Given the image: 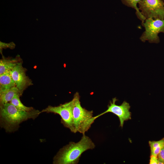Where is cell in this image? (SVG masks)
I'll list each match as a JSON object with an SVG mask.
<instances>
[{"label":"cell","mask_w":164,"mask_h":164,"mask_svg":"<svg viewBox=\"0 0 164 164\" xmlns=\"http://www.w3.org/2000/svg\"><path fill=\"white\" fill-rule=\"evenodd\" d=\"M95 145L91 139L85 134L80 140L75 143L71 142L61 149L53 158L54 164H77L82 154Z\"/></svg>","instance_id":"6da1fadb"},{"label":"cell","mask_w":164,"mask_h":164,"mask_svg":"<svg viewBox=\"0 0 164 164\" xmlns=\"http://www.w3.org/2000/svg\"><path fill=\"white\" fill-rule=\"evenodd\" d=\"M1 126L7 132L16 131L22 122L29 119H35L40 113L38 110L26 111L18 109L10 102L0 105Z\"/></svg>","instance_id":"7a4b0ae2"},{"label":"cell","mask_w":164,"mask_h":164,"mask_svg":"<svg viewBox=\"0 0 164 164\" xmlns=\"http://www.w3.org/2000/svg\"><path fill=\"white\" fill-rule=\"evenodd\" d=\"M72 100L74 133L79 132L83 134L90 129L96 119L93 116V111H88L81 106L78 92L74 94Z\"/></svg>","instance_id":"3957f363"},{"label":"cell","mask_w":164,"mask_h":164,"mask_svg":"<svg viewBox=\"0 0 164 164\" xmlns=\"http://www.w3.org/2000/svg\"><path fill=\"white\" fill-rule=\"evenodd\" d=\"M73 102L70 101L60 104L57 106H48L46 108L40 111L52 113L59 114L61 118V123L65 127L69 128L71 132L74 133L73 123Z\"/></svg>","instance_id":"277c9868"},{"label":"cell","mask_w":164,"mask_h":164,"mask_svg":"<svg viewBox=\"0 0 164 164\" xmlns=\"http://www.w3.org/2000/svg\"><path fill=\"white\" fill-rule=\"evenodd\" d=\"M138 6L145 19H164V2L162 0H141Z\"/></svg>","instance_id":"5b68a950"},{"label":"cell","mask_w":164,"mask_h":164,"mask_svg":"<svg viewBox=\"0 0 164 164\" xmlns=\"http://www.w3.org/2000/svg\"><path fill=\"white\" fill-rule=\"evenodd\" d=\"M142 25L145 31L140 38L141 40L143 42L147 40L150 43H159L158 34L164 33V19H146Z\"/></svg>","instance_id":"8992f818"},{"label":"cell","mask_w":164,"mask_h":164,"mask_svg":"<svg viewBox=\"0 0 164 164\" xmlns=\"http://www.w3.org/2000/svg\"><path fill=\"white\" fill-rule=\"evenodd\" d=\"M118 100L116 97L112 99V101H110L108 106L107 109L103 112L94 116L96 119L101 116L108 112H111L116 115L118 118L120 126L123 127L124 121L131 119V113L129 111L130 106L129 104L124 101L122 104L118 105L115 104Z\"/></svg>","instance_id":"52a82bcc"},{"label":"cell","mask_w":164,"mask_h":164,"mask_svg":"<svg viewBox=\"0 0 164 164\" xmlns=\"http://www.w3.org/2000/svg\"><path fill=\"white\" fill-rule=\"evenodd\" d=\"M22 63V62L19 63L10 72L16 87L22 94L26 88L33 84L32 80L26 75L27 70Z\"/></svg>","instance_id":"ba28073f"},{"label":"cell","mask_w":164,"mask_h":164,"mask_svg":"<svg viewBox=\"0 0 164 164\" xmlns=\"http://www.w3.org/2000/svg\"><path fill=\"white\" fill-rule=\"evenodd\" d=\"M22 62L19 56L13 58L3 57L0 60V75L10 72L19 63Z\"/></svg>","instance_id":"9c48e42d"},{"label":"cell","mask_w":164,"mask_h":164,"mask_svg":"<svg viewBox=\"0 0 164 164\" xmlns=\"http://www.w3.org/2000/svg\"><path fill=\"white\" fill-rule=\"evenodd\" d=\"M16 86L10 72L0 75V93Z\"/></svg>","instance_id":"30bf717a"},{"label":"cell","mask_w":164,"mask_h":164,"mask_svg":"<svg viewBox=\"0 0 164 164\" xmlns=\"http://www.w3.org/2000/svg\"><path fill=\"white\" fill-rule=\"evenodd\" d=\"M17 95L21 96L22 94L16 86L0 93V105L10 102L14 97Z\"/></svg>","instance_id":"8fae6325"},{"label":"cell","mask_w":164,"mask_h":164,"mask_svg":"<svg viewBox=\"0 0 164 164\" xmlns=\"http://www.w3.org/2000/svg\"><path fill=\"white\" fill-rule=\"evenodd\" d=\"M150 155L157 156L161 149L164 146V138L158 141H149Z\"/></svg>","instance_id":"7c38bea8"},{"label":"cell","mask_w":164,"mask_h":164,"mask_svg":"<svg viewBox=\"0 0 164 164\" xmlns=\"http://www.w3.org/2000/svg\"><path fill=\"white\" fill-rule=\"evenodd\" d=\"M141 0H121L123 3L126 5L135 9L136 11V14L138 19L142 21V23L144 22L146 19L142 14L137 4Z\"/></svg>","instance_id":"4fadbf2b"},{"label":"cell","mask_w":164,"mask_h":164,"mask_svg":"<svg viewBox=\"0 0 164 164\" xmlns=\"http://www.w3.org/2000/svg\"><path fill=\"white\" fill-rule=\"evenodd\" d=\"M20 96L18 95H15L9 102L19 110L29 112L34 109L32 107H28L25 106L20 100L19 97Z\"/></svg>","instance_id":"5bb4252c"},{"label":"cell","mask_w":164,"mask_h":164,"mask_svg":"<svg viewBox=\"0 0 164 164\" xmlns=\"http://www.w3.org/2000/svg\"><path fill=\"white\" fill-rule=\"evenodd\" d=\"M159 159L157 156L151 155L149 160V164H158Z\"/></svg>","instance_id":"9a60e30c"},{"label":"cell","mask_w":164,"mask_h":164,"mask_svg":"<svg viewBox=\"0 0 164 164\" xmlns=\"http://www.w3.org/2000/svg\"><path fill=\"white\" fill-rule=\"evenodd\" d=\"M157 157L159 161H160L164 163V146L161 149Z\"/></svg>","instance_id":"2e32d148"}]
</instances>
